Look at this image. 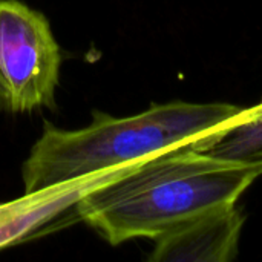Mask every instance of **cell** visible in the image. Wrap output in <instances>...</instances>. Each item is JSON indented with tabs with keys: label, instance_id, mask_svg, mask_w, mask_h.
<instances>
[{
	"label": "cell",
	"instance_id": "cell-1",
	"mask_svg": "<svg viewBox=\"0 0 262 262\" xmlns=\"http://www.w3.org/2000/svg\"><path fill=\"white\" fill-rule=\"evenodd\" d=\"M262 166L226 160L192 144L132 164L88 192L75 213L109 244L157 239L203 213L238 204Z\"/></svg>",
	"mask_w": 262,
	"mask_h": 262
},
{
	"label": "cell",
	"instance_id": "cell-2",
	"mask_svg": "<svg viewBox=\"0 0 262 262\" xmlns=\"http://www.w3.org/2000/svg\"><path fill=\"white\" fill-rule=\"evenodd\" d=\"M252 112L253 106L232 103L170 101L129 117L95 111L91 124L72 130L45 121L23 163L25 193L195 144L247 120Z\"/></svg>",
	"mask_w": 262,
	"mask_h": 262
},
{
	"label": "cell",
	"instance_id": "cell-3",
	"mask_svg": "<svg viewBox=\"0 0 262 262\" xmlns=\"http://www.w3.org/2000/svg\"><path fill=\"white\" fill-rule=\"evenodd\" d=\"M61 51L45 14L0 0V109L26 114L54 107Z\"/></svg>",
	"mask_w": 262,
	"mask_h": 262
},
{
	"label": "cell",
	"instance_id": "cell-4",
	"mask_svg": "<svg viewBox=\"0 0 262 262\" xmlns=\"http://www.w3.org/2000/svg\"><path fill=\"white\" fill-rule=\"evenodd\" d=\"M246 213L238 204L203 213L154 239L152 262H232L239 253Z\"/></svg>",
	"mask_w": 262,
	"mask_h": 262
},
{
	"label": "cell",
	"instance_id": "cell-5",
	"mask_svg": "<svg viewBox=\"0 0 262 262\" xmlns=\"http://www.w3.org/2000/svg\"><path fill=\"white\" fill-rule=\"evenodd\" d=\"M130 166L132 164L107 169L77 180L58 183L0 204V249L34 236L40 229L49 226L63 213L75 209L77 203L88 192L115 180Z\"/></svg>",
	"mask_w": 262,
	"mask_h": 262
},
{
	"label": "cell",
	"instance_id": "cell-6",
	"mask_svg": "<svg viewBox=\"0 0 262 262\" xmlns=\"http://www.w3.org/2000/svg\"><path fill=\"white\" fill-rule=\"evenodd\" d=\"M213 157L262 166V100L253 104L252 115L230 127L192 144Z\"/></svg>",
	"mask_w": 262,
	"mask_h": 262
}]
</instances>
